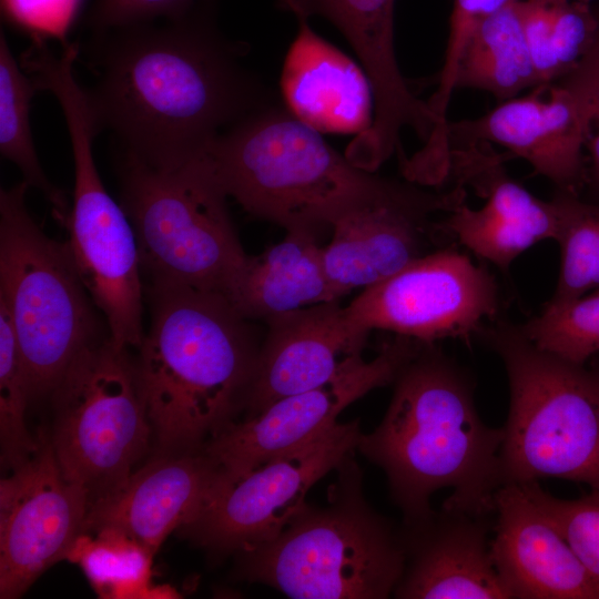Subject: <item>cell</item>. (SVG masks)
<instances>
[{
	"label": "cell",
	"instance_id": "obj_17",
	"mask_svg": "<svg viewBox=\"0 0 599 599\" xmlns=\"http://www.w3.org/2000/svg\"><path fill=\"white\" fill-rule=\"evenodd\" d=\"M395 0H278L292 13L322 16L347 39L363 63L374 92V120L354 144L367 159L382 163L400 149V131L413 129L425 142L435 118L403 78L394 50Z\"/></svg>",
	"mask_w": 599,
	"mask_h": 599
},
{
	"label": "cell",
	"instance_id": "obj_24",
	"mask_svg": "<svg viewBox=\"0 0 599 599\" xmlns=\"http://www.w3.org/2000/svg\"><path fill=\"white\" fill-rule=\"evenodd\" d=\"M223 295L248 321L338 301L325 274L316 236L287 232L256 256H246Z\"/></svg>",
	"mask_w": 599,
	"mask_h": 599
},
{
	"label": "cell",
	"instance_id": "obj_14",
	"mask_svg": "<svg viewBox=\"0 0 599 599\" xmlns=\"http://www.w3.org/2000/svg\"><path fill=\"white\" fill-rule=\"evenodd\" d=\"M422 345L397 335L383 345L374 359L366 362L357 355L324 384L283 397L243 422H233L203 450L234 483L273 457L328 430L349 404L394 382Z\"/></svg>",
	"mask_w": 599,
	"mask_h": 599
},
{
	"label": "cell",
	"instance_id": "obj_1",
	"mask_svg": "<svg viewBox=\"0 0 599 599\" xmlns=\"http://www.w3.org/2000/svg\"><path fill=\"white\" fill-rule=\"evenodd\" d=\"M200 12L95 31L90 43L97 82L88 93L100 129L151 166L204 153L223 129L266 105L236 48Z\"/></svg>",
	"mask_w": 599,
	"mask_h": 599
},
{
	"label": "cell",
	"instance_id": "obj_3",
	"mask_svg": "<svg viewBox=\"0 0 599 599\" xmlns=\"http://www.w3.org/2000/svg\"><path fill=\"white\" fill-rule=\"evenodd\" d=\"M144 293L150 326L135 370L153 436L163 453L203 449L244 408L261 344L222 293Z\"/></svg>",
	"mask_w": 599,
	"mask_h": 599
},
{
	"label": "cell",
	"instance_id": "obj_18",
	"mask_svg": "<svg viewBox=\"0 0 599 599\" xmlns=\"http://www.w3.org/2000/svg\"><path fill=\"white\" fill-rule=\"evenodd\" d=\"M231 483L203 449L161 453L90 505L84 531L114 529L155 555L173 530L193 524Z\"/></svg>",
	"mask_w": 599,
	"mask_h": 599
},
{
	"label": "cell",
	"instance_id": "obj_23",
	"mask_svg": "<svg viewBox=\"0 0 599 599\" xmlns=\"http://www.w3.org/2000/svg\"><path fill=\"white\" fill-rule=\"evenodd\" d=\"M281 89L286 109L319 132L363 133L373 123L374 92L364 69L295 16Z\"/></svg>",
	"mask_w": 599,
	"mask_h": 599
},
{
	"label": "cell",
	"instance_id": "obj_19",
	"mask_svg": "<svg viewBox=\"0 0 599 599\" xmlns=\"http://www.w3.org/2000/svg\"><path fill=\"white\" fill-rule=\"evenodd\" d=\"M246 418L274 402L315 388L362 355L368 333L358 329L338 301L306 306L265 322Z\"/></svg>",
	"mask_w": 599,
	"mask_h": 599
},
{
	"label": "cell",
	"instance_id": "obj_34",
	"mask_svg": "<svg viewBox=\"0 0 599 599\" xmlns=\"http://www.w3.org/2000/svg\"><path fill=\"white\" fill-rule=\"evenodd\" d=\"M201 0H97L89 22L95 31L151 23L155 19L179 20L199 8Z\"/></svg>",
	"mask_w": 599,
	"mask_h": 599
},
{
	"label": "cell",
	"instance_id": "obj_27",
	"mask_svg": "<svg viewBox=\"0 0 599 599\" xmlns=\"http://www.w3.org/2000/svg\"><path fill=\"white\" fill-rule=\"evenodd\" d=\"M39 90L35 81L13 57L3 31L0 32V152L16 164L29 186L51 203L61 224L70 205L63 192L47 177L38 159L30 126V106Z\"/></svg>",
	"mask_w": 599,
	"mask_h": 599
},
{
	"label": "cell",
	"instance_id": "obj_13",
	"mask_svg": "<svg viewBox=\"0 0 599 599\" xmlns=\"http://www.w3.org/2000/svg\"><path fill=\"white\" fill-rule=\"evenodd\" d=\"M361 435L358 419L336 423L231 483L183 531L216 555L272 541L306 504L312 486L352 455Z\"/></svg>",
	"mask_w": 599,
	"mask_h": 599
},
{
	"label": "cell",
	"instance_id": "obj_31",
	"mask_svg": "<svg viewBox=\"0 0 599 599\" xmlns=\"http://www.w3.org/2000/svg\"><path fill=\"white\" fill-rule=\"evenodd\" d=\"M519 328L539 348L585 365L599 353V287L568 302L546 303Z\"/></svg>",
	"mask_w": 599,
	"mask_h": 599
},
{
	"label": "cell",
	"instance_id": "obj_28",
	"mask_svg": "<svg viewBox=\"0 0 599 599\" xmlns=\"http://www.w3.org/2000/svg\"><path fill=\"white\" fill-rule=\"evenodd\" d=\"M154 554L110 528L81 532L65 560L78 565L93 590L105 599H143L151 585Z\"/></svg>",
	"mask_w": 599,
	"mask_h": 599
},
{
	"label": "cell",
	"instance_id": "obj_36",
	"mask_svg": "<svg viewBox=\"0 0 599 599\" xmlns=\"http://www.w3.org/2000/svg\"><path fill=\"white\" fill-rule=\"evenodd\" d=\"M181 593L173 587L167 585L152 586L150 585L144 592L143 599H159V598H180Z\"/></svg>",
	"mask_w": 599,
	"mask_h": 599
},
{
	"label": "cell",
	"instance_id": "obj_22",
	"mask_svg": "<svg viewBox=\"0 0 599 599\" xmlns=\"http://www.w3.org/2000/svg\"><path fill=\"white\" fill-rule=\"evenodd\" d=\"M403 536L406 566L396 598H511L494 565L484 515L443 509L406 526Z\"/></svg>",
	"mask_w": 599,
	"mask_h": 599
},
{
	"label": "cell",
	"instance_id": "obj_33",
	"mask_svg": "<svg viewBox=\"0 0 599 599\" xmlns=\"http://www.w3.org/2000/svg\"><path fill=\"white\" fill-rule=\"evenodd\" d=\"M85 0H1L4 21L32 42L68 45Z\"/></svg>",
	"mask_w": 599,
	"mask_h": 599
},
{
	"label": "cell",
	"instance_id": "obj_32",
	"mask_svg": "<svg viewBox=\"0 0 599 599\" xmlns=\"http://www.w3.org/2000/svg\"><path fill=\"white\" fill-rule=\"evenodd\" d=\"M526 484L529 494L548 514L589 573L599 582V490L578 499H559Z\"/></svg>",
	"mask_w": 599,
	"mask_h": 599
},
{
	"label": "cell",
	"instance_id": "obj_38",
	"mask_svg": "<svg viewBox=\"0 0 599 599\" xmlns=\"http://www.w3.org/2000/svg\"><path fill=\"white\" fill-rule=\"evenodd\" d=\"M573 1H583V2H588L589 0H573Z\"/></svg>",
	"mask_w": 599,
	"mask_h": 599
},
{
	"label": "cell",
	"instance_id": "obj_10",
	"mask_svg": "<svg viewBox=\"0 0 599 599\" xmlns=\"http://www.w3.org/2000/svg\"><path fill=\"white\" fill-rule=\"evenodd\" d=\"M50 91L62 109L74 164L72 204L61 223L65 244L111 339L138 349L145 300L139 247L128 215L105 190L94 162L92 143L101 131L97 116L73 73L57 75Z\"/></svg>",
	"mask_w": 599,
	"mask_h": 599
},
{
	"label": "cell",
	"instance_id": "obj_20",
	"mask_svg": "<svg viewBox=\"0 0 599 599\" xmlns=\"http://www.w3.org/2000/svg\"><path fill=\"white\" fill-rule=\"evenodd\" d=\"M494 511L490 552L511 598L599 599V582L526 484L500 486L494 494Z\"/></svg>",
	"mask_w": 599,
	"mask_h": 599
},
{
	"label": "cell",
	"instance_id": "obj_5",
	"mask_svg": "<svg viewBox=\"0 0 599 599\" xmlns=\"http://www.w3.org/2000/svg\"><path fill=\"white\" fill-rule=\"evenodd\" d=\"M327 506L305 504L272 541L237 554V576L295 599H383L406 566L403 532L366 502L349 455Z\"/></svg>",
	"mask_w": 599,
	"mask_h": 599
},
{
	"label": "cell",
	"instance_id": "obj_7",
	"mask_svg": "<svg viewBox=\"0 0 599 599\" xmlns=\"http://www.w3.org/2000/svg\"><path fill=\"white\" fill-rule=\"evenodd\" d=\"M122 155L120 204L135 233L144 291L223 294L247 255L205 153L167 167Z\"/></svg>",
	"mask_w": 599,
	"mask_h": 599
},
{
	"label": "cell",
	"instance_id": "obj_29",
	"mask_svg": "<svg viewBox=\"0 0 599 599\" xmlns=\"http://www.w3.org/2000/svg\"><path fill=\"white\" fill-rule=\"evenodd\" d=\"M558 215L561 261L549 304L578 298L599 287V205L576 192L558 190L551 199Z\"/></svg>",
	"mask_w": 599,
	"mask_h": 599
},
{
	"label": "cell",
	"instance_id": "obj_8",
	"mask_svg": "<svg viewBox=\"0 0 599 599\" xmlns=\"http://www.w3.org/2000/svg\"><path fill=\"white\" fill-rule=\"evenodd\" d=\"M29 187L22 181L0 191V303L34 398L50 395L77 355L105 334L65 242L29 213Z\"/></svg>",
	"mask_w": 599,
	"mask_h": 599
},
{
	"label": "cell",
	"instance_id": "obj_2",
	"mask_svg": "<svg viewBox=\"0 0 599 599\" xmlns=\"http://www.w3.org/2000/svg\"><path fill=\"white\" fill-rule=\"evenodd\" d=\"M394 382L382 423L357 448L385 471L405 526L427 521L432 494L447 487L443 509L488 515L501 486L502 428L481 422L467 374L424 343Z\"/></svg>",
	"mask_w": 599,
	"mask_h": 599
},
{
	"label": "cell",
	"instance_id": "obj_21",
	"mask_svg": "<svg viewBox=\"0 0 599 599\" xmlns=\"http://www.w3.org/2000/svg\"><path fill=\"white\" fill-rule=\"evenodd\" d=\"M451 171L458 181L486 196L480 209L466 202L448 213L439 230L477 256L507 271L515 258L538 242L558 234V215L550 201L536 197L510 180L496 155L478 146L460 150Z\"/></svg>",
	"mask_w": 599,
	"mask_h": 599
},
{
	"label": "cell",
	"instance_id": "obj_16",
	"mask_svg": "<svg viewBox=\"0 0 599 599\" xmlns=\"http://www.w3.org/2000/svg\"><path fill=\"white\" fill-rule=\"evenodd\" d=\"M466 196L461 182L444 192L402 183L392 194L341 216L332 226L331 242L322 247L325 274L336 297L375 285L425 255L428 232H440L430 216L450 213Z\"/></svg>",
	"mask_w": 599,
	"mask_h": 599
},
{
	"label": "cell",
	"instance_id": "obj_15",
	"mask_svg": "<svg viewBox=\"0 0 599 599\" xmlns=\"http://www.w3.org/2000/svg\"><path fill=\"white\" fill-rule=\"evenodd\" d=\"M0 481V598L21 597L51 566L67 559L84 531L88 493L69 480L50 436Z\"/></svg>",
	"mask_w": 599,
	"mask_h": 599
},
{
	"label": "cell",
	"instance_id": "obj_30",
	"mask_svg": "<svg viewBox=\"0 0 599 599\" xmlns=\"http://www.w3.org/2000/svg\"><path fill=\"white\" fill-rule=\"evenodd\" d=\"M32 398L29 375L6 306L0 303V456L1 465L14 469L39 448L26 424Z\"/></svg>",
	"mask_w": 599,
	"mask_h": 599
},
{
	"label": "cell",
	"instance_id": "obj_4",
	"mask_svg": "<svg viewBox=\"0 0 599 599\" xmlns=\"http://www.w3.org/2000/svg\"><path fill=\"white\" fill-rule=\"evenodd\" d=\"M204 153L226 195L245 211L314 236L402 184L356 166L319 131L270 105L227 128Z\"/></svg>",
	"mask_w": 599,
	"mask_h": 599
},
{
	"label": "cell",
	"instance_id": "obj_9",
	"mask_svg": "<svg viewBox=\"0 0 599 599\" xmlns=\"http://www.w3.org/2000/svg\"><path fill=\"white\" fill-rule=\"evenodd\" d=\"M50 395L55 458L91 505L126 481L150 444L135 363L128 348L103 335L77 355Z\"/></svg>",
	"mask_w": 599,
	"mask_h": 599
},
{
	"label": "cell",
	"instance_id": "obj_12",
	"mask_svg": "<svg viewBox=\"0 0 599 599\" xmlns=\"http://www.w3.org/2000/svg\"><path fill=\"white\" fill-rule=\"evenodd\" d=\"M344 308L365 333L385 329L427 344L447 337L468 342L497 318L500 298L486 267L446 247L364 288Z\"/></svg>",
	"mask_w": 599,
	"mask_h": 599
},
{
	"label": "cell",
	"instance_id": "obj_26",
	"mask_svg": "<svg viewBox=\"0 0 599 599\" xmlns=\"http://www.w3.org/2000/svg\"><path fill=\"white\" fill-rule=\"evenodd\" d=\"M519 8L539 85L571 71L599 33V13L588 2L519 0Z\"/></svg>",
	"mask_w": 599,
	"mask_h": 599
},
{
	"label": "cell",
	"instance_id": "obj_35",
	"mask_svg": "<svg viewBox=\"0 0 599 599\" xmlns=\"http://www.w3.org/2000/svg\"><path fill=\"white\" fill-rule=\"evenodd\" d=\"M598 126L593 138L588 140V150L591 160V175L595 182L599 185V110L595 122Z\"/></svg>",
	"mask_w": 599,
	"mask_h": 599
},
{
	"label": "cell",
	"instance_id": "obj_6",
	"mask_svg": "<svg viewBox=\"0 0 599 599\" xmlns=\"http://www.w3.org/2000/svg\"><path fill=\"white\" fill-rule=\"evenodd\" d=\"M478 335L501 357L509 380L501 486L552 477L599 490V365L589 369L544 351L497 318Z\"/></svg>",
	"mask_w": 599,
	"mask_h": 599
},
{
	"label": "cell",
	"instance_id": "obj_37",
	"mask_svg": "<svg viewBox=\"0 0 599 599\" xmlns=\"http://www.w3.org/2000/svg\"><path fill=\"white\" fill-rule=\"evenodd\" d=\"M509 0H498L499 4L502 6L505 4L506 2H508Z\"/></svg>",
	"mask_w": 599,
	"mask_h": 599
},
{
	"label": "cell",
	"instance_id": "obj_11",
	"mask_svg": "<svg viewBox=\"0 0 599 599\" xmlns=\"http://www.w3.org/2000/svg\"><path fill=\"white\" fill-rule=\"evenodd\" d=\"M599 110V33L579 63L526 97L502 101L485 115L448 123L450 150L495 143L524 159L558 190L585 181L582 149Z\"/></svg>",
	"mask_w": 599,
	"mask_h": 599
},
{
	"label": "cell",
	"instance_id": "obj_25",
	"mask_svg": "<svg viewBox=\"0 0 599 599\" xmlns=\"http://www.w3.org/2000/svg\"><path fill=\"white\" fill-rule=\"evenodd\" d=\"M538 85L519 0H509L476 27L461 59L457 88L483 90L502 102Z\"/></svg>",
	"mask_w": 599,
	"mask_h": 599
}]
</instances>
